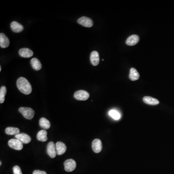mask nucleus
<instances>
[{"label":"nucleus","instance_id":"nucleus-1","mask_svg":"<svg viewBox=\"0 0 174 174\" xmlns=\"http://www.w3.org/2000/svg\"><path fill=\"white\" fill-rule=\"evenodd\" d=\"M16 86L20 92L24 94H30L32 92V86L28 80L24 77H19L17 80Z\"/></svg>","mask_w":174,"mask_h":174},{"label":"nucleus","instance_id":"nucleus-2","mask_svg":"<svg viewBox=\"0 0 174 174\" xmlns=\"http://www.w3.org/2000/svg\"><path fill=\"white\" fill-rule=\"evenodd\" d=\"M19 111L25 119L28 120H31L34 117V110L30 107H21Z\"/></svg>","mask_w":174,"mask_h":174},{"label":"nucleus","instance_id":"nucleus-3","mask_svg":"<svg viewBox=\"0 0 174 174\" xmlns=\"http://www.w3.org/2000/svg\"><path fill=\"white\" fill-rule=\"evenodd\" d=\"M74 98L76 100L80 101H86L90 97V94L88 92L84 90H80L75 92Z\"/></svg>","mask_w":174,"mask_h":174},{"label":"nucleus","instance_id":"nucleus-4","mask_svg":"<svg viewBox=\"0 0 174 174\" xmlns=\"http://www.w3.org/2000/svg\"><path fill=\"white\" fill-rule=\"evenodd\" d=\"M8 145L10 148L16 150H22L23 149V143L17 139H11L8 141Z\"/></svg>","mask_w":174,"mask_h":174},{"label":"nucleus","instance_id":"nucleus-5","mask_svg":"<svg viewBox=\"0 0 174 174\" xmlns=\"http://www.w3.org/2000/svg\"><path fill=\"white\" fill-rule=\"evenodd\" d=\"M77 22L82 26L87 28H91L94 25L92 20L86 16H82L77 20Z\"/></svg>","mask_w":174,"mask_h":174},{"label":"nucleus","instance_id":"nucleus-6","mask_svg":"<svg viewBox=\"0 0 174 174\" xmlns=\"http://www.w3.org/2000/svg\"><path fill=\"white\" fill-rule=\"evenodd\" d=\"M64 165L65 170L68 172H70L73 171L76 169L77 164L76 161L73 159H68L65 161Z\"/></svg>","mask_w":174,"mask_h":174},{"label":"nucleus","instance_id":"nucleus-7","mask_svg":"<svg viewBox=\"0 0 174 174\" xmlns=\"http://www.w3.org/2000/svg\"><path fill=\"white\" fill-rule=\"evenodd\" d=\"M47 153L51 158H54L57 155L56 145L53 142H50L47 146Z\"/></svg>","mask_w":174,"mask_h":174},{"label":"nucleus","instance_id":"nucleus-8","mask_svg":"<svg viewBox=\"0 0 174 174\" xmlns=\"http://www.w3.org/2000/svg\"><path fill=\"white\" fill-rule=\"evenodd\" d=\"M102 143L99 139H95L92 143V150L96 153H98L102 149Z\"/></svg>","mask_w":174,"mask_h":174},{"label":"nucleus","instance_id":"nucleus-9","mask_svg":"<svg viewBox=\"0 0 174 174\" xmlns=\"http://www.w3.org/2000/svg\"><path fill=\"white\" fill-rule=\"evenodd\" d=\"M90 61L92 65L97 66L100 62L99 55L98 52L94 51L91 53L90 55Z\"/></svg>","mask_w":174,"mask_h":174},{"label":"nucleus","instance_id":"nucleus-10","mask_svg":"<svg viewBox=\"0 0 174 174\" xmlns=\"http://www.w3.org/2000/svg\"><path fill=\"white\" fill-rule=\"evenodd\" d=\"M10 45V41L7 36L3 33L0 34V46L3 48H7L9 47Z\"/></svg>","mask_w":174,"mask_h":174},{"label":"nucleus","instance_id":"nucleus-11","mask_svg":"<svg viewBox=\"0 0 174 174\" xmlns=\"http://www.w3.org/2000/svg\"><path fill=\"white\" fill-rule=\"evenodd\" d=\"M56 149L58 155H62L65 152L66 150V146L65 144L62 142H58L56 144Z\"/></svg>","mask_w":174,"mask_h":174},{"label":"nucleus","instance_id":"nucleus-12","mask_svg":"<svg viewBox=\"0 0 174 174\" xmlns=\"http://www.w3.org/2000/svg\"><path fill=\"white\" fill-rule=\"evenodd\" d=\"M15 138L19 139V141L24 144H28L31 141V138L30 136L26 134H19L15 135Z\"/></svg>","mask_w":174,"mask_h":174},{"label":"nucleus","instance_id":"nucleus-13","mask_svg":"<svg viewBox=\"0 0 174 174\" xmlns=\"http://www.w3.org/2000/svg\"><path fill=\"white\" fill-rule=\"evenodd\" d=\"M11 29L14 33H19L22 32L24 30V27L19 23L16 22H13L10 25Z\"/></svg>","mask_w":174,"mask_h":174},{"label":"nucleus","instance_id":"nucleus-14","mask_svg":"<svg viewBox=\"0 0 174 174\" xmlns=\"http://www.w3.org/2000/svg\"><path fill=\"white\" fill-rule=\"evenodd\" d=\"M139 41L138 36L135 34L130 36L126 41V45L130 46H133L137 44Z\"/></svg>","mask_w":174,"mask_h":174},{"label":"nucleus","instance_id":"nucleus-15","mask_svg":"<svg viewBox=\"0 0 174 174\" xmlns=\"http://www.w3.org/2000/svg\"><path fill=\"white\" fill-rule=\"evenodd\" d=\"M19 55L23 58H30L33 56V52L32 50L28 48H22L19 51Z\"/></svg>","mask_w":174,"mask_h":174},{"label":"nucleus","instance_id":"nucleus-16","mask_svg":"<svg viewBox=\"0 0 174 174\" xmlns=\"http://www.w3.org/2000/svg\"><path fill=\"white\" fill-rule=\"evenodd\" d=\"M143 101L145 103L150 106H156L159 103V101L157 99L150 96H145L143 98Z\"/></svg>","mask_w":174,"mask_h":174},{"label":"nucleus","instance_id":"nucleus-17","mask_svg":"<svg viewBox=\"0 0 174 174\" xmlns=\"http://www.w3.org/2000/svg\"><path fill=\"white\" fill-rule=\"evenodd\" d=\"M30 65L33 69L39 71L42 68V65L39 59L37 58H33L30 61Z\"/></svg>","mask_w":174,"mask_h":174},{"label":"nucleus","instance_id":"nucleus-18","mask_svg":"<svg viewBox=\"0 0 174 174\" xmlns=\"http://www.w3.org/2000/svg\"><path fill=\"white\" fill-rule=\"evenodd\" d=\"M140 74L135 68H132L130 70L129 78L132 81H135L138 80Z\"/></svg>","mask_w":174,"mask_h":174},{"label":"nucleus","instance_id":"nucleus-19","mask_svg":"<svg viewBox=\"0 0 174 174\" xmlns=\"http://www.w3.org/2000/svg\"><path fill=\"white\" fill-rule=\"evenodd\" d=\"M47 132L45 130H41L37 135V139L40 141L45 142L48 140Z\"/></svg>","mask_w":174,"mask_h":174},{"label":"nucleus","instance_id":"nucleus-20","mask_svg":"<svg viewBox=\"0 0 174 174\" xmlns=\"http://www.w3.org/2000/svg\"><path fill=\"white\" fill-rule=\"evenodd\" d=\"M39 125L41 127L45 130L48 129L51 127V123L45 117H42L39 120Z\"/></svg>","mask_w":174,"mask_h":174},{"label":"nucleus","instance_id":"nucleus-21","mask_svg":"<svg viewBox=\"0 0 174 174\" xmlns=\"http://www.w3.org/2000/svg\"><path fill=\"white\" fill-rule=\"evenodd\" d=\"M19 129L18 128L9 127L5 129V132L8 135H17L19 134Z\"/></svg>","mask_w":174,"mask_h":174},{"label":"nucleus","instance_id":"nucleus-22","mask_svg":"<svg viewBox=\"0 0 174 174\" xmlns=\"http://www.w3.org/2000/svg\"><path fill=\"white\" fill-rule=\"evenodd\" d=\"M109 115L112 118L115 120H120L121 117V115L119 112V111L115 109L111 110L109 112Z\"/></svg>","mask_w":174,"mask_h":174},{"label":"nucleus","instance_id":"nucleus-23","mask_svg":"<svg viewBox=\"0 0 174 174\" xmlns=\"http://www.w3.org/2000/svg\"><path fill=\"white\" fill-rule=\"evenodd\" d=\"M7 94V88L2 86L0 88V103H4L5 100V96Z\"/></svg>","mask_w":174,"mask_h":174},{"label":"nucleus","instance_id":"nucleus-24","mask_svg":"<svg viewBox=\"0 0 174 174\" xmlns=\"http://www.w3.org/2000/svg\"><path fill=\"white\" fill-rule=\"evenodd\" d=\"M14 174H22L20 168L18 165H16L13 168Z\"/></svg>","mask_w":174,"mask_h":174},{"label":"nucleus","instance_id":"nucleus-25","mask_svg":"<svg viewBox=\"0 0 174 174\" xmlns=\"http://www.w3.org/2000/svg\"><path fill=\"white\" fill-rule=\"evenodd\" d=\"M33 174H47V173L45 171H43L39 170H36L34 171L33 172Z\"/></svg>","mask_w":174,"mask_h":174},{"label":"nucleus","instance_id":"nucleus-26","mask_svg":"<svg viewBox=\"0 0 174 174\" xmlns=\"http://www.w3.org/2000/svg\"><path fill=\"white\" fill-rule=\"evenodd\" d=\"M1 66H0V71H1Z\"/></svg>","mask_w":174,"mask_h":174},{"label":"nucleus","instance_id":"nucleus-27","mask_svg":"<svg viewBox=\"0 0 174 174\" xmlns=\"http://www.w3.org/2000/svg\"><path fill=\"white\" fill-rule=\"evenodd\" d=\"M1 165V161H0V165Z\"/></svg>","mask_w":174,"mask_h":174}]
</instances>
